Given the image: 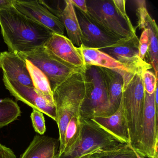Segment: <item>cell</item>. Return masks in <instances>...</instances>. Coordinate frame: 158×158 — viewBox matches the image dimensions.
Here are the masks:
<instances>
[{
  "mask_svg": "<svg viewBox=\"0 0 158 158\" xmlns=\"http://www.w3.org/2000/svg\"><path fill=\"white\" fill-rule=\"evenodd\" d=\"M135 152L136 156L137 158H146L140 156V155H139V154H138V153H137V152Z\"/></svg>",
  "mask_w": 158,
  "mask_h": 158,
  "instance_id": "32",
  "label": "cell"
},
{
  "mask_svg": "<svg viewBox=\"0 0 158 158\" xmlns=\"http://www.w3.org/2000/svg\"><path fill=\"white\" fill-rule=\"evenodd\" d=\"M87 91L80 108L81 118L108 117L112 115L104 76L100 67L86 65Z\"/></svg>",
  "mask_w": 158,
  "mask_h": 158,
  "instance_id": "4",
  "label": "cell"
},
{
  "mask_svg": "<svg viewBox=\"0 0 158 158\" xmlns=\"http://www.w3.org/2000/svg\"><path fill=\"white\" fill-rule=\"evenodd\" d=\"M82 158H90V155H87V156H85Z\"/></svg>",
  "mask_w": 158,
  "mask_h": 158,
  "instance_id": "33",
  "label": "cell"
},
{
  "mask_svg": "<svg viewBox=\"0 0 158 158\" xmlns=\"http://www.w3.org/2000/svg\"><path fill=\"white\" fill-rule=\"evenodd\" d=\"M82 132L79 144L70 153L56 158H82L117 148L125 143L116 138L92 119L81 118Z\"/></svg>",
  "mask_w": 158,
  "mask_h": 158,
  "instance_id": "3",
  "label": "cell"
},
{
  "mask_svg": "<svg viewBox=\"0 0 158 158\" xmlns=\"http://www.w3.org/2000/svg\"><path fill=\"white\" fill-rule=\"evenodd\" d=\"M21 110L17 102L10 98L0 99V128L18 119Z\"/></svg>",
  "mask_w": 158,
  "mask_h": 158,
  "instance_id": "23",
  "label": "cell"
},
{
  "mask_svg": "<svg viewBox=\"0 0 158 158\" xmlns=\"http://www.w3.org/2000/svg\"><path fill=\"white\" fill-rule=\"evenodd\" d=\"M74 7L85 14L87 15L88 9L85 0H71Z\"/></svg>",
  "mask_w": 158,
  "mask_h": 158,
  "instance_id": "30",
  "label": "cell"
},
{
  "mask_svg": "<svg viewBox=\"0 0 158 158\" xmlns=\"http://www.w3.org/2000/svg\"><path fill=\"white\" fill-rule=\"evenodd\" d=\"M107 89V94L112 114L118 110L123 95V79L117 72L102 68Z\"/></svg>",
  "mask_w": 158,
  "mask_h": 158,
  "instance_id": "20",
  "label": "cell"
},
{
  "mask_svg": "<svg viewBox=\"0 0 158 158\" xmlns=\"http://www.w3.org/2000/svg\"><path fill=\"white\" fill-rule=\"evenodd\" d=\"M59 139L36 135L20 158H54L59 153Z\"/></svg>",
  "mask_w": 158,
  "mask_h": 158,
  "instance_id": "18",
  "label": "cell"
},
{
  "mask_svg": "<svg viewBox=\"0 0 158 158\" xmlns=\"http://www.w3.org/2000/svg\"><path fill=\"white\" fill-rule=\"evenodd\" d=\"M25 60L32 78L33 86L37 93L51 103L55 104L53 91L52 90L49 82L46 76L30 61L26 60Z\"/></svg>",
  "mask_w": 158,
  "mask_h": 158,
  "instance_id": "21",
  "label": "cell"
},
{
  "mask_svg": "<svg viewBox=\"0 0 158 158\" xmlns=\"http://www.w3.org/2000/svg\"><path fill=\"white\" fill-rule=\"evenodd\" d=\"M90 158H137L130 143L109 151L102 152L90 155Z\"/></svg>",
  "mask_w": 158,
  "mask_h": 158,
  "instance_id": "24",
  "label": "cell"
},
{
  "mask_svg": "<svg viewBox=\"0 0 158 158\" xmlns=\"http://www.w3.org/2000/svg\"><path fill=\"white\" fill-rule=\"evenodd\" d=\"M58 58L66 63L85 71L86 65L79 48L64 35L53 33L44 45Z\"/></svg>",
  "mask_w": 158,
  "mask_h": 158,
  "instance_id": "13",
  "label": "cell"
},
{
  "mask_svg": "<svg viewBox=\"0 0 158 158\" xmlns=\"http://www.w3.org/2000/svg\"><path fill=\"white\" fill-rule=\"evenodd\" d=\"M16 54L30 61L44 73L52 91L72 75L82 70L62 60L44 46Z\"/></svg>",
  "mask_w": 158,
  "mask_h": 158,
  "instance_id": "7",
  "label": "cell"
},
{
  "mask_svg": "<svg viewBox=\"0 0 158 158\" xmlns=\"http://www.w3.org/2000/svg\"><path fill=\"white\" fill-rule=\"evenodd\" d=\"M86 65H93L113 70L120 74L123 79V89L135 74L131 73L123 64L100 50L89 48L81 45L79 48Z\"/></svg>",
  "mask_w": 158,
  "mask_h": 158,
  "instance_id": "16",
  "label": "cell"
},
{
  "mask_svg": "<svg viewBox=\"0 0 158 158\" xmlns=\"http://www.w3.org/2000/svg\"><path fill=\"white\" fill-rule=\"evenodd\" d=\"M30 117L35 131L40 135H44L46 131V126L43 114L37 110H33Z\"/></svg>",
  "mask_w": 158,
  "mask_h": 158,
  "instance_id": "25",
  "label": "cell"
},
{
  "mask_svg": "<svg viewBox=\"0 0 158 158\" xmlns=\"http://www.w3.org/2000/svg\"><path fill=\"white\" fill-rule=\"evenodd\" d=\"M142 83L145 92L152 94L155 92L157 86L158 78L155 74L149 70L145 71L142 74Z\"/></svg>",
  "mask_w": 158,
  "mask_h": 158,
  "instance_id": "26",
  "label": "cell"
},
{
  "mask_svg": "<svg viewBox=\"0 0 158 158\" xmlns=\"http://www.w3.org/2000/svg\"><path fill=\"white\" fill-rule=\"evenodd\" d=\"M158 108L155 104V92L145 91L143 120L137 144L133 149L142 157L158 158Z\"/></svg>",
  "mask_w": 158,
  "mask_h": 158,
  "instance_id": "8",
  "label": "cell"
},
{
  "mask_svg": "<svg viewBox=\"0 0 158 158\" xmlns=\"http://www.w3.org/2000/svg\"><path fill=\"white\" fill-rule=\"evenodd\" d=\"M76 12L82 31V45L84 47L100 50L120 41L96 25L87 15L77 9Z\"/></svg>",
  "mask_w": 158,
  "mask_h": 158,
  "instance_id": "12",
  "label": "cell"
},
{
  "mask_svg": "<svg viewBox=\"0 0 158 158\" xmlns=\"http://www.w3.org/2000/svg\"><path fill=\"white\" fill-rule=\"evenodd\" d=\"M143 73L135 74L123 89L122 101L127 123L130 144L135 149L140 135L143 120L145 90Z\"/></svg>",
  "mask_w": 158,
  "mask_h": 158,
  "instance_id": "6",
  "label": "cell"
},
{
  "mask_svg": "<svg viewBox=\"0 0 158 158\" xmlns=\"http://www.w3.org/2000/svg\"><path fill=\"white\" fill-rule=\"evenodd\" d=\"M13 6L28 18L41 24L54 34L64 35V27L61 20L39 1H13Z\"/></svg>",
  "mask_w": 158,
  "mask_h": 158,
  "instance_id": "11",
  "label": "cell"
},
{
  "mask_svg": "<svg viewBox=\"0 0 158 158\" xmlns=\"http://www.w3.org/2000/svg\"><path fill=\"white\" fill-rule=\"evenodd\" d=\"M0 158H16V156L10 148L0 144Z\"/></svg>",
  "mask_w": 158,
  "mask_h": 158,
  "instance_id": "29",
  "label": "cell"
},
{
  "mask_svg": "<svg viewBox=\"0 0 158 158\" xmlns=\"http://www.w3.org/2000/svg\"><path fill=\"white\" fill-rule=\"evenodd\" d=\"M81 132L82 126L80 114L74 115L71 118L66 127L65 146L62 154L70 153L79 144L82 137Z\"/></svg>",
  "mask_w": 158,
  "mask_h": 158,
  "instance_id": "22",
  "label": "cell"
},
{
  "mask_svg": "<svg viewBox=\"0 0 158 158\" xmlns=\"http://www.w3.org/2000/svg\"></svg>",
  "mask_w": 158,
  "mask_h": 158,
  "instance_id": "34",
  "label": "cell"
},
{
  "mask_svg": "<svg viewBox=\"0 0 158 158\" xmlns=\"http://www.w3.org/2000/svg\"><path fill=\"white\" fill-rule=\"evenodd\" d=\"M0 68H1V67H0Z\"/></svg>",
  "mask_w": 158,
  "mask_h": 158,
  "instance_id": "35",
  "label": "cell"
},
{
  "mask_svg": "<svg viewBox=\"0 0 158 158\" xmlns=\"http://www.w3.org/2000/svg\"><path fill=\"white\" fill-rule=\"evenodd\" d=\"M137 36L127 40H120L115 45L100 50L123 64L133 74L143 73L152 68L139 55Z\"/></svg>",
  "mask_w": 158,
  "mask_h": 158,
  "instance_id": "9",
  "label": "cell"
},
{
  "mask_svg": "<svg viewBox=\"0 0 158 158\" xmlns=\"http://www.w3.org/2000/svg\"><path fill=\"white\" fill-rule=\"evenodd\" d=\"M64 7L58 16L66 29L68 38L74 45L80 48L82 45V34L75 7L71 0L64 1Z\"/></svg>",
  "mask_w": 158,
  "mask_h": 158,
  "instance_id": "19",
  "label": "cell"
},
{
  "mask_svg": "<svg viewBox=\"0 0 158 158\" xmlns=\"http://www.w3.org/2000/svg\"><path fill=\"white\" fill-rule=\"evenodd\" d=\"M13 0H0V10L13 6Z\"/></svg>",
  "mask_w": 158,
  "mask_h": 158,
  "instance_id": "31",
  "label": "cell"
},
{
  "mask_svg": "<svg viewBox=\"0 0 158 158\" xmlns=\"http://www.w3.org/2000/svg\"><path fill=\"white\" fill-rule=\"evenodd\" d=\"M89 19L106 33L120 40L136 36L134 27L129 26L117 12L113 0L86 1Z\"/></svg>",
  "mask_w": 158,
  "mask_h": 158,
  "instance_id": "5",
  "label": "cell"
},
{
  "mask_svg": "<svg viewBox=\"0 0 158 158\" xmlns=\"http://www.w3.org/2000/svg\"><path fill=\"white\" fill-rule=\"evenodd\" d=\"M115 9L120 16L126 22L129 26L134 27L126 10V2L125 0H113Z\"/></svg>",
  "mask_w": 158,
  "mask_h": 158,
  "instance_id": "28",
  "label": "cell"
},
{
  "mask_svg": "<svg viewBox=\"0 0 158 158\" xmlns=\"http://www.w3.org/2000/svg\"><path fill=\"white\" fill-rule=\"evenodd\" d=\"M140 39L139 40V55L141 60H145V58L148 55L149 50V39L148 31L143 29ZM146 61V60H145Z\"/></svg>",
  "mask_w": 158,
  "mask_h": 158,
  "instance_id": "27",
  "label": "cell"
},
{
  "mask_svg": "<svg viewBox=\"0 0 158 158\" xmlns=\"http://www.w3.org/2000/svg\"><path fill=\"white\" fill-rule=\"evenodd\" d=\"M87 91L85 71L75 73L53 90L56 110V123L59 130L60 148L57 156L64 151L65 131L71 118L80 114V108Z\"/></svg>",
  "mask_w": 158,
  "mask_h": 158,
  "instance_id": "2",
  "label": "cell"
},
{
  "mask_svg": "<svg viewBox=\"0 0 158 158\" xmlns=\"http://www.w3.org/2000/svg\"><path fill=\"white\" fill-rule=\"evenodd\" d=\"M2 80L6 88L17 100L27 104L33 110H37L45 114L56 122L55 104L40 96L35 88L23 85L20 83L9 80L5 77L3 76Z\"/></svg>",
  "mask_w": 158,
  "mask_h": 158,
  "instance_id": "10",
  "label": "cell"
},
{
  "mask_svg": "<svg viewBox=\"0 0 158 158\" xmlns=\"http://www.w3.org/2000/svg\"><path fill=\"white\" fill-rule=\"evenodd\" d=\"M0 67L2 69L3 76L9 80L34 87L26 62L18 54L10 51L1 52Z\"/></svg>",
  "mask_w": 158,
  "mask_h": 158,
  "instance_id": "15",
  "label": "cell"
},
{
  "mask_svg": "<svg viewBox=\"0 0 158 158\" xmlns=\"http://www.w3.org/2000/svg\"><path fill=\"white\" fill-rule=\"evenodd\" d=\"M0 27L9 51L15 53L28 52L43 47L53 34L13 6L0 10Z\"/></svg>",
  "mask_w": 158,
  "mask_h": 158,
  "instance_id": "1",
  "label": "cell"
},
{
  "mask_svg": "<svg viewBox=\"0 0 158 158\" xmlns=\"http://www.w3.org/2000/svg\"><path fill=\"white\" fill-rule=\"evenodd\" d=\"M91 119L123 143H130L129 132L122 100L119 108L113 114L108 117H95Z\"/></svg>",
  "mask_w": 158,
  "mask_h": 158,
  "instance_id": "17",
  "label": "cell"
},
{
  "mask_svg": "<svg viewBox=\"0 0 158 158\" xmlns=\"http://www.w3.org/2000/svg\"><path fill=\"white\" fill-rule=\"evenodd\" d=\"M136 3V15L138 27L140 30L147 29L149 39L148 57L150 63L154 70V74L158 78V28L156 22L152 18L147 10L144 0H138Z\"/></svg>",
  "mask_w": 158,
  "mask_h": 158,
  "instance_id": "14",
  "label": "cell"
}]
</instances>
